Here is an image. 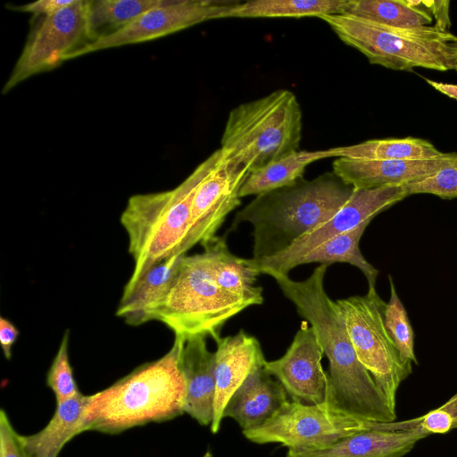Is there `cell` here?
<instances>
[{"mask_svg": "<svg viewBox=\"0 0 457 457\" xmlns=\"http://www.w3.org/2000/svg\"><path fill=\"white\" fill-rule=\"evenodd\" d=\"M353 187L334 171L256 195L238 211L231 228L253 227V259L276 254L333 216L351 197Z\"/></svg>", "mask_w": 457, "mask_h": 457, "instance_id": "obj_3", "label": "cell"}, {"mask_svg": "<svg viewBox=\"0 0 457 457\" xmlns=\"http://www.w3.org/2000/svg\"><path fill=\"white\" fill-rule=\"evenodd\" d=\"M217 285L247 307L263 303L262 287L256 284L260 271L249 259L233 254L223 237H217L204 246Z\"/></svg>", "mask_w": 457, "mask_h": 457, "instance_id": "obj_21", "label": "cell"}, {"mask_svg": "<svg viewBox=\"0 0 457 457\" xmlns=\"http://www.w3.org/2000/svg\"><path fill=\"white\" fill-rule=\"evenodd\" d=\"M69 331L62 338L59 349L46 376V384L53 391L56 403L68 401L79 394L69 360Z\"/></svg>", "mask_w": 457, "mask_h": 457, "instance_id": "obj_30", "label": "cell"}, {"mask_svg": "<svg viewBox=\"0 0 457 457\" xmlns=\"http://www.w3.org/2000/svg\"><path fill=\"white\" fill-rule=\"evenodd\" d=\"M344 13L403 29L429 27L433 21L422 1L413 0H348Z\"/></svg>", "mask_w": 457, "mask_h": 457, "instance_id": "obj_25", "label": "cell"}, {"mask_svg": "<svg viewBox=\"0 0 457 457\" xmlns=\"http://www.w3.org/2000/svg\"><path fill=\"white\" fill-rule=\"evenodd\" d=\"M359 361L370 373L390 409L395 412L396 393L411 373V361L400 354L385 323L386 303L375 287L364 295L336 301Z\"/></svg>", "mask_w": 457, "mask_h": 457, "instance_id": "obj_8", "label": "cell"}, {"mask_svg": "<svg viewBox=\"0 0 457 457\" xmlns=\"http://www.w3.org/2000/svg\"><path fill=\"white\" fill-rule=\"evenodd\" d=\"M348 0H252L238 2L220 18L321 17L344 13Z\"/></svg>", "mask_w": 457, "mask_h": 457, "instance_id": "obj_23", "label": "cell"}, {"mask_svg": "<svg viewBox=\"0 0 457 457\" xmlns=\"http://www.w3.org/2000/svg\"><path fill=\"white\" fill-rule=\"evenodd\" d=\"M220 156V148L173 189L129 198L120 221L128 236L134 266L123 291L130 289L163 260L185 254L183 245L190 228L195 191Z\"/></svg>", "mask_w": 457, "mask_h": 457, "instance_id": "obj_4", "label": "cell"}, {"mask_svg": "<svg viewBox=\"0 0 457 457\" xmlns=\"http://www.w3.org/2000/svg\"><path fill=\"white\" fill-rule=\"evenodd\" d=\"M370 221L366 220L353 229L315 247L298 262V265L312 262L328 265L335 262L349 263L362 272L369 288L375 287L378 270L365 259L359 246L360 240Z\"/></svg>", "mask_w": 457, "mask_h": 457, "instance_id": "obj_28", "label": "cell"}, {"mask_svg": "<svg viewBox=\"0 0 457 457\" xmlns=\"http://www.w3.org/2000/svg\"><path fill=\"white\" fill-rule=\"evenodd\" d=\"M166 0H87V26L91 42L126 27ZM90 42V43H91Z\"/></svg>", "mask_w": 457, "mask_h": 457, "instance_id": "obj_27", "label": "cell"}, {"mask_svg": "<svg viewBox=\"0 0 457 457\" xmlns=\"http://www.w3.org/2000/svg\"><path fill=\"white\" fill-rule=\"evenodd\" d=\"M409 196L404 186L353 189L348 201L327 221L303 236L285 250L269 257L250 258L265 275H288L310 251L340 234L353 229L366 220Z\"/></svg>", "mask_w": 457, "mask_h": 457, "instance_id": "obj_11", "label": "cell"}, {"mask_svg": "<svg viewBox=\"0 0 457 457\" xmlns=\"http://www.w3.org/2000/svg\"><path fill=\"white\" fill-rule=\"evenodd\" d=\"M426 9L429 12L431 16L436 18V23L434 24L436 28L443 31L451 26L449 17V1H422Z\"/></svg>", "mask_w": 457, "mask_h": 457, "instance_id": "obj_36", "label": "cell"}, {"mask_svg": "<svg viewBox=\"0 0 457 457\" xmlns=\"http://www.w3.org/2000/svg\"><path fill=\"white\" fill-rule=\"evenodd\" d=\"M408 195L430 194L442 199L457 198V161L453 162L435 174L404 186Z\"/></svg>", "mask_w": 457, "mask_h": 457, "instance_id": "obj_31", "label": "cell"}, {"mask_svg": "<svg viewBox=\"0 0 457 457\" xmlns=\"http://www.w3.org/2000/svg\"><path fill=\"white\" fill-rule=\"evenodd\" d=\"M334 157L331 149L297 151L251 173L240 189V197L258 195L290 186L303 178L306 167L313 162Z\"/></svg>", "mask_w": 457, "mask_h": 457, "instance_id": "obj_24", "label": "cell"}, {"mask_svg": "<svg viewBox=\"0 0 457 457\" xmlns=\"http://www.w3.org/2000/svg\"><path fill=\"white\" fill-rule=\"evenodd\" d=\"M247 308L216 283L207 253L183 255L166 296L154 309L152 320H159L175 337L210 336L215 341L232 317Z\"/></svg>", "mask_w": 457, "mask_h": 457, "instance_id": "obj_7", "label": "cell"}, {"mask_svg": "<svg viewBox=\"0 0 457 457\" xmlns=\"http://www.w3.org/2000/svg\"><path fill=\"white\" fill-rule=\"evenodd\" d=\"M215 342L214 413L210 426L213 434L220 430L229 398L252 372L266 362L257 338L243 329L232 336L220 337Z\"/></svg>", "mask_w": 457, "mask_h": 457, "instance_id": "obj_16", "label": "cell"}, {"mask_svg": "<svg viewBox=\"0 0 457 457\" xmlns=\"http://www.w3.org/2000/svg\"><path fill=\"white\" fill-rule=\"evenodd\" d=\"M346 45L363 54L371 64L395 71L425 68L453 70L450 43L457 37L435 25L403 29L376 23L352 14L320 17Z\"/></svg>", "mask_w": 457, "mask_h": 457, "instance_id": "obj_6", "label": "cell"}, {"mask_svg": "<svg viewBox=\"0 0 457 457\" xmlns=\"http://www.w3.org/2000/svg\"><path fill=\"white\" fill-rule=\"evenodd\" d=\"M238 1L227 0H166L158 7L143 13L120 30L98 38L72 53L68 60L82 55L159 38L210 20Z\"/></svg>", "mask_w": 457, "mask_h": 457, "instance_id": "obj_12", "label": "cell"}, {"mask_svg": "<svg viewBox=\"0 0 457 457\" xmlns=\"http://www.w3.org/2000/svg\"><path fill=\"white\" fill-rule=\"evenodd\" d=\"M450 49L453 62V70L457 71V42L450 43Z\"/></svg>", "mask_w": 457, "mask_h": 457, "instance_id": "obj_38", "label": "cell"}, {"mask_svg": "<svg viewBox=\"0 0 457 457\" xmlns=\"http://www.w3.org/2000/svg\"><path fill=\"white\" fill-rule=\"evenodd\" d=\"M417 425L428 436L457 428V394L442 406L416 418Z\"/></svg>", "mask_w": 457, "mask_h": 457, "instance_id": "obj_32", "label": "cell"}, {"mask_svg": "<svg viewBox=\"0 0 457 457\" xmlns=\"http://www.w3.org/2000/svg\"><path fill=\"white\" fill-rule=\"evenodd\" d=\"M302 117L296 96L287 89L237 105L230 111L222 134L224 159L250 175L299 151Z\"/></svg>", "mask_w": 457, "mask_h": 457, "instance_id": "obj_5", "label": "cell"}, {"mask_svg": "<svg viewBox=\"0 0 457 457\" xmlns=\"http://www.w3.org/2000/svg\"><path fill=\"white\" fill-rule=\"evenodd\" d=\"M323 350L312 328L303 320L283 356L266 361L264 369L285 388L291 400L306 404L326 402L328 375L322 367Z\"/></svg>", "mask_w": 457, "mask_h": 457, "instance_id": "obj_14", "label": "cell"}, {"mask_svg": "<svg viewBox=\"0 0 457 457\" xmlns=\"http://www.w3.org/2000/svg\"><path fill=\"white\" fill-rule=\"evenodd\" d=\"M249 173L230 166L223 157L199 184L192 204L190 228L183 253L196 244L203 246L218 236L228 215L241 204L240 189Z\"/></svg>", "mask_w": 457, "mask_h": 457, "instance_id": "obj_13", "label": "cell"}, {"mask_svg": "<svg viewBox=\"0 0 457 457\" xmlns=\"http://www.w3.org/2000/svg\"><path fill=\"white\" fill-rule=\"evenodd\" d=\"M183 255L163 260L150 269L130 289L123 291L116 316L130 326L152 320L154 309L170 288Z\"/></svg>", "mask_w": 457, "mask_h": 457, "instance_id": "obj_20", "label": "cell"}, {"mask_svg": "<svg viewBox=\"0 0 457 457\" xmlns=\"http://www.w3.org/2000/svg\"><path fill=\"white\" fill-rule=\"evenodd\" d=\"M0 457H27L21 435L15 431L4 410L0 411Z\"/></svg>", "mask_w": 457, "mask_h": 457, "instance_id": "obj_33", "label": "cell"}, {"mask_svg": "<svg viewBox=\"0 0 457 457\" xmlns=\"http://www.w3.org/2000/svg\"><path fill=\"white\" fill-rule=\"evenodd\" d=\"M457 161V153L411 160H361L338 157L333 171L356 189L387 186H405L435 174L442 167Z\"/></svg>", "mask_w": 457, "mask_h": 457, "instance_id": "obj_15", "label": "cell"}, {"mask_svg": "<svg viewBox=\"0 0 457 457\" xmlns=\"http://www.w3.org/2000/svg\"><path fill=\"white\" fill-rule=\"evenodd\" d=\"M90 42L87 0H76L54 14L43 17L28 37L2 93H8L36 74L56 68Z\"/></svg>", "mask_w": 457, "mask_h": 457, "instance_id": "obj_10", "label": "cell"}, {"mask_svg": "<svg viewBox=\"0 0 457 457\" xmlns=\"http://www.w3.org/2000/svg\"><path fill=\"white\" fill-rule=\"evenodd\" d=\"M263 367L252 372L229 398L223 418L233 419L242 431L262 426L287 403L283 386Z\"/></svg>", "mask_w": 457, "mask_h": 457, "instance_id": "obj_19", "label": "cell"}, {"mask_svg": "<svg viewBox=\"0 0 457 457\" xmlns=\"http://www.w3.org/2000/svg\"><path fill=\"white\" fill-rule=\"evenodd\" d=\"M76 0H38L22 5H13L12 10L30 12L34 16H48L59 10L72 4Z\"/></svg>", "mask_w": 457, "mask_h": 457, "instance_id": "obj_34", "label": "cell"}, {"mask_svg": "<svg viewBox=\"0 0 457 457\" xmlns=\"http://www.w3.org/2000/svg\"><path fill=\"white\" fill-rule=\"evenodd\" d=\"M205 337L185 339L179 366L186 386L184 413L202 426H211L214 413L215 353L209 351Z\"/></svg>", "mask_w": 457, "mask_h": 457, "instance_id": "obj_17", "label": "cell"}, {"mask_svg": "<svg viewBox=\"0 0 457 457\" xmlns=\"http://www.w3.org/2000/svg\"><path fill=\"white\" fill-rule=\"evenodd\" d=\"M202 457H212V453L210 451H207Z\"/></svg>", "mask_w": 457, "mask_h": 457, "instance_id": "obj_39", "label": "cell"}, {"mask_svg": "<svg viewBox=\"0 0 457 457\" xmlns=\"http://www.w3.org/2000/svg\"><path fill=\"white\" fill-rule=\"evenodd\" d=\"M334 157L361 160H411L440 155L432 143L426 139L403 138L371 139L356 145L331 148Z\"/></svg>", "mask_w": 457, "mask_h": 457, "instance_id": "obj_26", "label": "cell"}, {"mask_svg": "<svg viewBox=\"0 0 457 457\" xmlns=\"http://www.w3.org/2000/svg\"><path fill=\"white\" fill-rule=\"evenodd\" d=\"M390 298L385 308L386 327L400 354L405 360L418 364L414 353V333L406 310L400 300L391 276H388Z\"/></svg>", "mask_w": 457, "mask_h": 457, "instance_id": "obj_29", "label": "cell"}, {"mask_svg": "<svg viewBox=\"0 0 457 457\" xmlns=\"http://www.w3.org/2000/svg\"><path fill=\"white\" fill-rule=\"evenodd\" d=\"M184 342V338L175 337L171 348L161 358L138 366L105 389L87 395L83 432L119 434L182 415L186 386L179 357Z\"/></svg>", "mask_w": 457, "mask_h": 457, "instance_id": "obj_2", "label": "cell"}, {"mask_svg": "<svg viewBox=\"0 0 457 457\" xmlns=\"http://www.w3.org/2000/svg\"><path fill=\"white\" fill-rule=\"evenodd\" d=\"M328 264H320L304 280L270 274L298 314L312 328L328 361L326 402L333 410L376 423H390L396 413L370 373L359 361L337 302L327 294L324 278Z\"/></svg>", "mask_w": 457, "mask_h": 457, "instance_id": "obj_1", "label": "cell"}, {"mask_svg": "<svg viewBox=\"0 0 457 457\" xmlns=\"http://www.w3.org/2000/svg\"><path fill=\"white\" fill-rule=\"evenodd\" d=\"M87 395H79L56 403L46 426L29 436H21L27 457H57L62 447L82 433V416Z\"/></svg>", "mask_w": 457, "mask_h": 457, "instance_id": "obj_22", "label": "cell"}, {"mask_svg": "<svg viewBox=\"0 0 457 457\" xmlns=\"http://www.w3.org/2000/svg\"><path fill=\"white\" fill-rule=\"evenodd\" d=\"M399 429V422L362 420L330 408L327 403L306 404L288 400L262 426L242 431L249 441L279 444L294 451L320 449L370 429Z\"/></svg>", "mask_w": 457, "mask_h": 457, "instance_id": "obj_9", "label": "cell"}, {"mask_svg": "<svg viewBox=\"0 0 457 457\" xmlns=\"http://www.w3.org/2000/svg\"><path fill=\"white\" fill-rule=\"evenodd\" d=\"M425 81L439 93L457 100V84L439 82L429 79H425Z\"/></svg>", "mask_w": 457, "mask_h": 457, "instance_id": "obj_37", "label": "cell"}, {"mask_svg": "<svg viewBox=\"0 0 457 457\" xmlns=\"http://www.w3.org/2000/svg\"><path fill=\"white\" fill-rule=\"evenodd\" d=\"M428 436L413 419L406 428L364 430L323 448L288 450L286 457H403Z\"/></svg>", "mask_w": 457, "mask_h": 457, "instance_id": "obj_18", "label": "cell"}, {"mask_svg": "<svg viewBox=\"0 0 457 457\" xmlns=\"http://www.w3.org/2000/svg\"><path fill=\"white\" fill-rule=\"evenodd\" d=\"M20 334L17 327L8 319L0 317V343L4 357L11 359L12 348Z\"/></svg>", "mask_w": 457, "mask_h": 457, "instance_id": "obj_35", "label": "cell"}]
</instances>
